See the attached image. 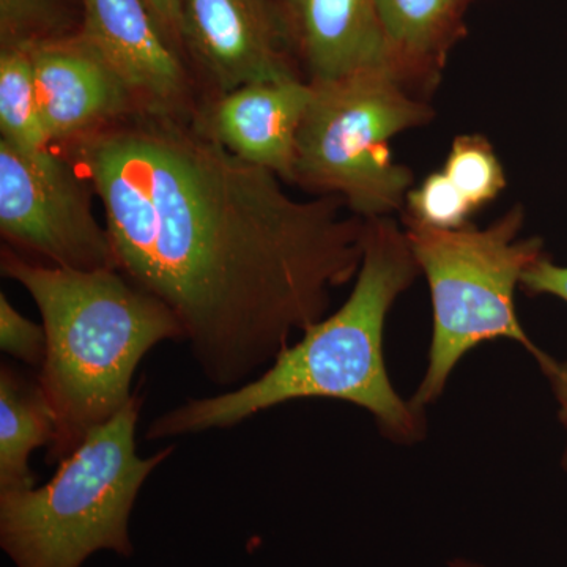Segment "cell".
Masks as SVG:
<instances>
[{"label":"cell","instance_id":"1","mask_svg":"<svg viewBox=\"0 0 567 567\" xmlns=\"http://www.w3.org/2000/svg\"><path fill=\"white\" fill-rule=\"evenodd\" d=\"M59 152L102 204L117 270L177 316L223 390L265 371L360 270L365 221L341 197L293 199L193 118L134 112Z\"/></svg>","mask_w":567,"mask_h":567},{"label":"cell","instance_id":"2","mask_svg":"<svg viewBox=\"0 0 567 567\" xmlns=\"http://www.w3.org/2000/svg\"><path fill=\"white\" fill-rule=\"evenodd\" d=\"M364 221L363 260L346 303L306 328L300 341L244 385L189 399L155 417L145 434L148 442L234 427L265 410L309 398L339 399L368 410L394 442L423 439L424 412L395 393L383 358L388 312L415 282L420 265L394 219Z\"/></svg>","mask_w":567,"mask_h":567},{"label":"cell","instance_id":"3","mask_svg":"<svg viewBox=\"0 0 567 567\" xmlns=\"http://www.w3.org/2000/svg\"><path fill=\"white\" fill-rule=\"evenodd\" d=\"M0 270L28 290L41 315L47 354L39 380L55 420L48 462L59 464L130 404L145 354L162 342H185V330L163 301L118 270L32 262L10 248Z\"/></svg>","mask_w":567,"mask_h":567},{"label":"cell","instance_id":"4","mask_svg":"<svg viewBox=\"0 0 567 567\" xmlns=\"http://www.w3.org/2000/svg\"><path fill=\"white\" fill-rule=\"evenodd\" d=\"M142 398L92 429L41 487L0 492V546L17 567H81L93 554H134L130 517L147 477L173 454L140 457Z\"/></svg>","mask_w":567,"mask_h":567},{"label":"cell","instance_id":"5","mask_svg":"<svg viewBox=\"0 0 567 567\" xmlns=\"http://www.w3.org/2000/svg\"><path fill=\"white\" fill-rule=\"evenodd\" d=\"M525 213L511 208L487 229H435L404 215V233L431 287L434 331L429 368L412 405L424 412L442 395L447 379L470 350L509 339L535 354L517 319L514 295L522 276L544 254L540 238L518 240Z\"/></svg>","mask_w":567,"mask_h":567},{"label":"cell","instance_id":"6","mask_svg":"<svg viewBox=\"0 0 567 567\" xmlns=\"http://www.w3.org/2000/svg\"><path fill=\"white\" fill-rule=\"evenodd\" d=\"M311 85L298 130L293 185L341 197L363 219L401 210L413 174L394 162L390 141L431 122L435 111L388 65Z\"/></svg>","mask_w":567,"mask_h":567},{"label":"cell","instance_id":"7","mask_svg":"<svg viewBox=\"0 0 567 567\" xmlns=\"http://www.w3.org/2000/svg\"><path fill=\"white\" fill-rule=\"evenodd\" d=\"M91 183L54 148L25 152L0 140V233L21 251L73 270H117Z\"/></svg>","mask_w":567,"mask_h":567},{"label":"cell","instance_id":"8","mask_svg":"<svg viewBox=\"0 0 567 567\" xmlns=\"http://www.w3.org/2000/svg\"><path fill=\"white\" fill-rule=\"evenodd\" d=\"M181 47L213 95L305 80L276 0H178Z\"/></svg>","mask_w":567,"mask_h":567},{"label":"cell","instance_id":"9","mask_svg":"<svg viewBox=\"0 0 567 567\" xmlns=\"http://www.w3.org/2000/svg\"><path fill=\"white\" fill-rule=\"evenodd\" d=\"M80 33L132 93L137 112L193 118L192 74L147 0H80Z\"/></svg>","mask_w":567,"mask_h":567},{"label":"cell","instance_id":"10","mask_svg":"<svg viewBox=\"0 0 567 567\" xmlns=\"http://www.w3.org/2000/svg\"><path fill=\"white\" fill-rule=\"evenodd\" d=\"M31 52L52 147H66L137 112L125 82L80 31L37 44Z\"/></svg>","mask_w":567,"mask_h":567},{"label":"cell","instance_id":"11","mask_svg":"<svg viewBox=\"0 0 567 567\" xmlns=\"http://www.w3.org/2000/svg\"><path fill=\"white\" fill-rule=\"evenodd\" d=\"M311 96L306 80L257 82L213 95L193 122L238 158L292 183L298 130Z\"/></svg>","mask_w":567,"mask_h":567},{"label":"cell","instance_id":"12","mask_svg":"<svg viewBox=\"0 0 567 567\" xmlns=\"http://www.w3.org/2000/svg\"><path fill=\"white\" fill-rule=\"evenodd\" d=\"M276 2L298 65L311 84L339 80L371 66H391L375 0Z\"/></svg>","mask_w":567,"mask_h":567},{"label":"cell","instance_id":"13","mask_svg":"<svg viewBox=\"0 0 567 567\" xmlns=\"http://www.w3.org/2000/svg\"><path fill=\"white\" fill-rule=\"evenodd\" d=\"M388 55L406 87H434L447 54L464 35V11L453 0H375Z\"/></svg>","mask_w":567,"mask_h":567},{"label":"cell","instance_id":"14","mask_svg":"<svg viewBox=\"0 0 567 567\" xmlns=\"http://www.w3.org/2000/svg\"><path fill=\"white\" fill-rule=\"evenodd\" d=\"M55 420L39 375L29 377L10 364L0 368V492L35 486L29 458L51 446Z\"/></svg>","mask_w":567,"mask_h":567},{"label":"cell","instance_id":"15","mask_svg":"<svg viewBox=\"0 0 567 567\" xmlns=\"http://www.w3.org/2000/svg\"><path fill=\"white\" fill-rule=\"evenodd\" d=\"M32 48H0V140L25 152L51 151L44 126Z\"/></svg>","mask_w":567,"mask_h":567},{"label":"cell","instance_id":"16","mask_svg":"<svg viewBox=\"0 0 567 567\" xmlns=\"http://www.w3.org/2000/svg\"><path fill=\"white\" fill-rule=\"evenodd\" d=\"M443 173L450 177L470 205L483 207L505 189L506 177L498 156L487 140L477 134L453 142Z\"/></svg>","mask_w":567,"mask_h":567},{"label":"cell","instance_id":"17","mask_svg":"<svg viewBox=\"0 0 567 567\" xmlns=\"http://www.w3.org/2000/svg\"><path fill=\"white\" fill-rule=\"evenodd\" d=\"M71 33L66 0H0V48H33Z\"/></svg>","mask_w":567,"mask_h":567},{"label":"cell","instance_id":"18","mask_svg":"<svg viewBox=\"0 0 567 567\" xmlns=\"http://www.w3.org/2000/svg\"><path fill=\"white\" fill-rule=\"evenodd\" d=\"M406 215L435 229H461L475 208L445 173H434L406 194Z\"/></svg>","mask_w":567,"mask_h":567},{"label":"cell","instance_id":"19","mask_svg":"<svg viewBox=\"0 0 567 567\" xmlns=\"http://www.w3.org/2000/svg\"><path fill=\"white\" fill-rule=\"evenodd\" d=\"M0 349L32 368H41L47 354L43 324L22 316L3 292L0 293Z\"/></svg>","mask_w":567,"mask_h":567},{"label":"cell","instance_id":"20","mask_svg":"<svg viewBox=\"0 0 567 567\" xmlns=\"http://www.w3.org/2000/svg\"><path fill=\"white\" fill-rule=\"evenodd\" d=\"M520 289L532 295H551L567 303V265L563 267L547 256L540 257L522 276Z\"/></svg>","mask_w":567,"mask_h":567},{"label":"cell","instance_id":"21","mask_svg":"<svg viewBox=\"0 0 567 567\" xmlns=\"http://www.w3.org/2000/svg\"><path fill=\"white\" fill-rule=\"evenodd\" d=\"M533 357H535L536 363L539 364L540 371L546 377L551 394L557 399L558 417L567 431V361H559L540 349ZM561 464L567 472V446L565 454H563Z\"/></svg>","mask_w":567,"mask_h":567},{"label":"cell","instance_id":"22","mask_svg":"<svg viewBox=\"0 0 567 567\" xmlns=\"http://www.w3.org/2000/svg\"><path fill=\"white\" fill-rule=\"evenodd\" d=\"M151 3L156 17L159 18L164 29L169 32V35L177 41L181 47V37H178V29H181V14H178V0H147ZM182 48V47H181Z\"/></svg>","mask_w":567,"mask_h":567},{"label":"cell","instance_id":"23","mask_svg":"<svg viewBox=\"0 0 567 567\" xmlns=\"http://www.w3.org/2000/svg\"><path fill=\"white\" fill-rule=\"evenodd\" d=\"M450 567H486L477 565V563L468 561V559H454L450 563Z\"/></svg>","mask_w":567,"mask_h":567},{"label":"cell","instance_id":"24","mask_svg":"<svg viewBox=\"0 0 567 567\" xmlns=\"http://www.w3.org/2000/svg\"><path fill=\"white\" fill-rule=\"evenodd\" d=\"M453 2H456L457 6L462 7V9H466V6H468L470 2H473V0H453Z\"/></svg>","mask_w":567,"mask_h":567}]
</instances>
